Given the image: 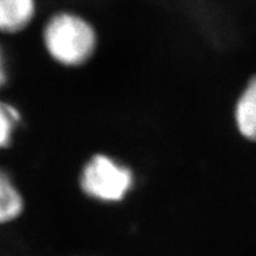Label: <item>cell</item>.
<instances>
[{
	"mask_svg": "<svg viewBox=\"0 0 256 256\" xmlns=\"http://www.w3.org/2000/svg\"><path fill=\"white\" fill-rule=\"evenodd\" d=\"M44 44L50 56L66 67L82 66L97 48V32L85 17L58 12L44 28Z\"/></svg>",
	"mask_w": 256,
	"mask_h": 256,
	"instance_id": "obj_1",
	"label": "cell"
},
{
	"mask_svg": "<svg viewBox=\"0 0 256 256\" xmlns=\"http://www.w3.org/2000/svg\"><path fill=\"white\" fill-rule=\"evenodd\" d=\"M81 188L100 202H116L124 199L134 184V176L108 156H94L82 170Z\"/></svg>",
	"mask_w": 256,
	"mask_h": 256,
	"instance_id": "obj_2",
	"label": "cell"
},
{
	"mask_svg": "<svg viewBox=\"0 0 256 256\" xmlns=\"http://www.w3.org/2000/svg\"><path fill=\"white\" fill-rule=\"evenodd\" d=\"M37 0H0V36L24 33L37 16Z\"/></svg>",
	"mask_w": 256,
	"mask_h": 256,
	"instance_id": "obj_3",
	"label": "cell"
},
{
	"mask_svg": "<svg viewBox=\"0 0 256 256\" xmlns=\"http://www.w3.org/2000/svg\"><path fill=\"white\" fill-rule=\"evenodd\" d=\"M24 196L6 168H0V226L10 225L22 216Z\"/></svg>",
	"mask_w": 256,
	"mask_h": 256,
	"instance_id": "obj_4",
	"label": "cell"
},
{
	"mask_svg": "<svg viewBox=\"0 0 256 256\" xmlns=\"http://www.w3.org/2000/svg\"><path fill=\"white\" fill-rule=\"evenodd\" d=\"M238 131L250 142H256V78L250 81L236 108Z\"/></svg>",
	"mask_w": 256,
	"mask_h": 256,
	"instance_id": "obj_5",
	"label": "cell"
},
{
	"mask_svg": "<svg viewBox=\"0 0 256 256\" xmlns=\"http://www.w3.org/2000/svg\"><path fill=\"white\" fill-rule=\"evenodd\" d=\"M21 123V114L10 102L0 98V150L10 148Z\"/></svg>",
	"mask_w": 256,
	"mask_h": 256,
	"instance_id": "obj_6",
	"label": "cell"
},
{
	"mask_svg": "<svg viewBox=\"0 0 256 256\" xmlns=\"http://www.w3.org/2000/svg\"><path fill=\"white\" fill-rule=\"evenodd\" d=\"M8 81H10V70H8L7 52L0 40V93L7 86Z\"/></svg>",
	"mask_w": 256,
	"mask_h": 256,
	"instance_id": "obj_7",
	"label": "cell"
}]
</instances>
